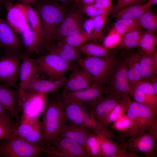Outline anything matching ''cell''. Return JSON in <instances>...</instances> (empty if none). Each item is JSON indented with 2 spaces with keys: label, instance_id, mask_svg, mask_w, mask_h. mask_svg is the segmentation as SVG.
Segmentation results:
<instances>
[{
  "label": "cell",
  "instance_id": "1",
  "mask_svg": "<svg viewBox=\"0 0 157 157\" xmlns=\"http://www.w3.org/2000/svg\"><path fill=\"white\" fill-rule=\"evenodd\" d=\"M40 18L46 46L53 45L55 34L68 12L67 6L52 0H39L32 4Z\"/></svg>",
  "mask_w": 157,
  "mask_h": 157
},
{
  "label": "cell",
  "instance_id": "2",
  "mask_svg": "<svg viewBox=\"0 0 157 157\" xmlns=\"http://www.w3.org/2000/svg\"><path fill=\"white\" fill-rule=\"evenodd\" d=\"M41 122L43 146L58 136L67 122L63 102L59 97L51 99L46 104Z\"/></svg>",
  "mask_w": 157,
  "mask_h": 157
},
{
  "label": "cell",
  "instance_id": "3",
  "mask_svg": "<svg viewBox=\"0 0 157 157\" xmlns=\"http://www.w3.org/2000/svg\"><path fill=\"white\" fill-rule=\"evenodd\" d=\"M106 87L107 94L131 97L133 92L128 80L127 63L126 56L119 57L113 55Z\"/></svg>",
  "mask_w": 157,
  "mask_h": 157
},
{
  "label": "cell",
  "instance_id": "4",
  "mask_svg": "<svg viewBox=\"0 0 157 157\" xmlns=\"http://www.w3.org/2000/svg\"><path fill=\"white\" fill-rule=\"evenodd\" d=\"M113 55L105 57L87 56L81 58L77 61L79 66L90 76L94 83L106 87L113 63Z\"/></svg>",
  "mask_w": 157,
  "mask_h": 157
},
{
  "label": "cell",
  "instance_id": "5",
  "mask_svg": "<svg viewBox=\"0 0 157 157\" xmlns=\"http://www.w3.org/2000/svg\"><path fill=\"white\" fill-rule=\"evenodd\" d=\"M157 122L154 121L149 129L138 133L127 142L129 151L142 153L146 157H157Z\"/></svg>",
  "mask_w": 157,
  "mask_h": 157
},
{
  "label": "cell",
  "instance_id": "6",
  "mask_svg": "<svg viewBox=\"0 0 157 157\" xmlns=\"http://www.w3.org/2000/svg\"><path fill=\"white\" fill-rule=\"evenodd\" d=\"M42 152V147L37 146L14 135L0 142V156L36 157Z\"/></svg>",
  "mask_w": 157,
  "mask_h": 157
},
{
  "label": "cell",
  "instance_id": "7",
  "mask_svg": "<svg viewBox=\"0 0 157 157\" xmlns=\"http://www.w3.org/2000/svg\"><path fill=\"white\" fill-rule=\"evenodd\" d=\"M42 151L57 157H90L85 148L69 139L57 136L44 144Z\"/></svg>",
  "mask_w": 157,
  "mask_h": 157
},
{
  "label": "cell",
  "instance_id": "8",
  "mask_svg": "<svg viewBox=\"0 0 157 157\" xmlns=\"http://www.w3.org/2000/svg\"><path fill=\"white\" fill-rule=\"evenodd\" d=\"M35 58L38 65L40 72L48 76L49 79L52 80L65 76L67 73L75 67L72 62L67 61L50 53Z\"/></svg>",
  "mask_w": 157,
  "mask_h": 157
},
{
  "label": "cell",
  "instance_id": "9",
  "mask_svg": "<svg viewBox=\"0 0 157 157\" xmlns=\"http://www.w3.org/2000/svg\"><path fill=\"white\" fill-rule=\"evenodd\" d=\"M124 97L106 94L90 106L97 127L113 137L107 125L108 117L116 105Z\"/></svg>",
  "mask_w": 157,
  "mask_h": 157
},
{
  "label": "cell",
  "instance_id": "10",
  "mask_svg": "<svg viewBox=\"0 0 157 157\" xmlns=\"http://www.w3.org/2000/svg\"><path fill=\"white\" fill-rule=\"evenodd\" d=\"M19 110L22 115L31 118H38L46 105L47 94L19 89Z\"/></svg>",
  "mask_w": 157,
  "mask_h": 157
},
{
  "label": "cell",
  "instance_id": "11",
  "mask_svg": "<svg viewBox=\"0 0 157 157\" xmlns=\"http://www.w3.org/2000/svg\"><path fill=\"white\" fill-rule=\"evenodd\" d=\"M23 56L18 52H10L0 57V84L18 88L16 84Z\"/></svg>",
  "mask_w": 157,
  "mask_h": 157
},
{
  "label": "cell",
  "instance_id": "12",
  "mask_svg": "<svg viewBox=\"0 0 157 157\" xmlns=\"http://www.w3.org/2000/svg\"><path fill=\"white\" fill-rule=\"evenodd\" d=\"M80 6L72 3L69 10L54 35L53 42L68 35L84 31L83 24L87 18Z\"/></svg>",
  "mask_w": 157,
  "mask_h": 157
},
{
  "label": "cell",
  "instance_id": "13",
  "mask_svg": "<svg viewBox=\"0 0 157 157\" xmlns=\"http://www.w3.org/2000/svg\"><path fill=\"white\" fill-rule=\"evenodd\" d=\"M107 93L106 87L94 83L85 88L61 93L58 96L64 103H74L90 106Z\"/></svg>",
  "mask_w": 157,
  "mask_h": 157
},
{
  "label": "cell",
  "instance_id": "14",
  "mask_svg": "<svg viewBox=\"0 0 157 157\" xmlns=\"http://www.w3.org/2000/svg\"><path fill=\"white\" fill-rule=\"evenodd\" d=\"M42 129L41 121L38 118H31L21 116L13 135L31 143L42 147Z\"/></svg>",
  "mask_w": 157,
  "mask_h": 157
},
{
  "label": "cell",
  "instance_id": "15",
  "mask_svg": "<svg viewBox=\"0 0 157 157\" xmlns=\"http://www.w3.org/2000/svg\"><path fill=\"white\" fill-rule=\"evenodd\" d=\"M126 115L134 125L138 133L147 131L157 117L148 107L132 99Z\"/></svg>",
  "mask_w": 157,
  "mask_h": 157
},
{
  "label": "cell",
  "instance_id": "16",
  "mask_svg": "<svg viewBox=\"0 0 157 157\" xmlns=\"http://www.w3.org/2000/svg\"><path fill=\"white\" fill-rule=\"evenodd\" d=\"M63 104L68 123L94 128L97 127L91 114L90 106L88 107V106L74 103L63 102Z\"/></svg>",
  "mask_w": 157,
  "mask_h": 157
},
{
  "label": "cell",
  "instance_id": "17",
  "mask_svg": "<svg viewBox=\"0 0 157 157\" xmlns=\"http://www.w3.org/2000/svg\"><path fill=\"white\" fill-rule=\"evenodd\" d=\"M7 9L6 21L14 31L20 34L30 25L26 6L19 3L13 5L9 2L5 3Z\"/></svg>",
  "mask_w": 157,
  "mask_h": 157
},
{
  "label": "cell",
  "instance_id": "18",
  "mask_svg": "<svg viewBox=\"0 0 157 157\" xmlns=\"http://www.w3.org/2000/svg\"><path fill=\"white\" fill-rule=\"evenodd\" d=\"M134 101L148 107L157 115V94L149 81H141L135 87L131 96Z\"/></svg>",
  "mask_w": 157,
  "mask_h": 157
},
{
  "label": "cell",
  "instance_id": "19",
  "mask_svg": "<svg viewBox=\"0 0 157 157\" xmlns=\"http://www.w3.org/2000/svg\"><path fill=\"white\" fill-rule=\"evenodd\" d=\"M90 76L82 68L74 67L61 88L62 93H65L87 88L94 83Z\"/></svg>",
  "mask_w": 157,
  "mask_h": 157
},
{
  "label": "cell",
  "instance_id": "20",
  "mask_svg": "<svg viewBox=\"0 0 157 157\" xmlns=\"http://www.w3.org/2000/svg\"><path fill=\"white\" fill-rule=\"evenodd\" d=\"M6 20L0 17V46L5 52H17L23 46L18 35Z\"/></svg>",
  "mask_w": 157,
  "mask_h": 157
},
{
  "label": "cell",
  "instance_id": "21",
  "mask_svg": "<svg viewBox=\"0 0 157 157\" xmlns=\"http://www.w3.org/2000/svg\"><path fill=\"white\" fill-rule=\"evenodd\" d=\"M66 79L64 76L55 80L46 79L41 78L39 73L30 79L22 90L47 94L61 88Z\"/></svg>",
  "mask_w": 157,
  "mask_h": 157
},
{
  "label": "cell",
  "instance_id": "22",
  "mask_svg": "<svg viewBox=\"0 0 157 157\" xmlns=\"http://www.w3.org/2000/svg\"><path fill=\"white\" fill-rule=\"evenodd\" d=\"M95 128L68 123L63 127L58 136L69 139L84 147L88 138Z\"/></svg>",
  "mask_w": 157,
  "mask_h": 157
},
{
  "label": "cell",
  "instance_id": "23",
  "mask_svg": "<svg viewBox=\"0 0 157 157\" xmlns=\"http://www.w3.org/2000/svg\"><path fill=\"white\" fill-rule=\"evenodd\" d=\"M0 84V104L10 115L19 118L18 112L19 88Z\"/></svg>",
  "mask_w": 157,
  "mask_h": 157
},
{
  "label": "cell",
  "instance_id": "24",
  "mask_svg": "<svg viewBox=\"0 0 157 157\" xmlns=\"http://www.w3.org/2000/svg\"><path fill=\"white\" fill-rule=\"evenodd\" d=\"M40 72L39 67L35 58L25 53L23 56L19 69L18 88L22 89L30 79Z\"/></svg>",
  "mask_w": 157,
  "mask_h": 157
},
{
  "label": "cell",
  "instance_id": "25",
  "mask_svg": "<svg viewBox=\"0 0 157 157\" xmlns=\"http://www.w3.org/2000/svg\"><path fill=\"white\" fill-rule=\"evenodd\" d=\"M20 35L23 46L26 50V53L30 56L32 54L36 53L40 56L41 49L46 46L43 39L40 38L30 26Z\"/></svg>",
  "mask_w": 157,
  "mask_h": 157
},
{
  "label": "cell",
  "instance_id": "26",
  "mask_svg": "<svg viewBox=\"0 0 157 157\" xmlns=\"http://www.w3.org/2000/svg\"><path fill=\"white\" fill-rule=\"evenodd\" d=\"M94 131L98 140L101 157H113L123 148L124 145H119L112 137L102 130L96 127Z\"/></svg>",
  "mask_w": 157,
  "mask_h": 157
},
{
  "label": "cell",
  "instance_id": "27",
  "mask_svg": "<svg viewBox=\"0 0 157 157\" xmlns=\"http://www.w3.org/2000/svg\"><path fill=\"white\" fill-rule=\"evenodd\" d=\"M111 133L119 139H128L134 136L138 132L134 125L125 115L112 124L110 126Z\"/></svg>",
  "mask_w": 157,
  "mask_h": 157
},
{
  "label": "cell",
  "instance_id": "28",
  "mask_svg": "<svg viewBox=\"0 0 157 157\" xmlns=\"http://www.w3.org/2000/svg\"><path fill=\"white\" fill-rule=\"evenodd\" d=\"M141 56L139 51L126 55L127 63L128 80L133 92L136 85L141 81L140 69Z\"/></svg>",
  "mask_w": 157,
  "mask_h": 157
},
{
  "label": "cell",
  "instance_id": "29",
  "mask_svg": "<svg viewBox=\"0 0 157 157\" xmlns=\"http://www.w3.org/2000/svg\"><path fill=\"white\" fill-rule=\"evenodd\" d=\"M48 49L49 53L55 54L67 62H72L81 58V52L78 48L60 40L57 41L56 43L53 44Z\"/></svg>",
  "mask_w": 157,
  "mask_h": 157
},
{
  "label": "cell",
  "instance_id": "30",
  "mask_svg": "<svg viewBox=\"0 0 157 157\" xmlns=\"http://www.w3.org/2000/svg\"><path fill=\"white\" fill-rule=\"evenodd\" d=\"M148 9L144 4H134L126 6L115 13L117 20L123 19H135L147 11Z\"/></svg>",
  "mask_w": 157,
  "mask_h": 157
},
{
  "label": "cell",
  "instance_id": "31",
  "mask_svg": "<svg viewBox=\"0 0 157 157\" xmlns=\"http://www.w3.org/2000/svg\"><path fill=\"white\" fill-rule=\"evenodd\" d=\"M157 43V36L154 34L153 32L147 30L142 33L138 46L139 51L142 54H151L156 49Z\"/></svg>",
  "mask_w": 157,
  "mask_h": 157
},
{
  "label": "cell",
  "instance_id": "32",
  "mask_svg": "<svg viewBox=\"0 0 157 157\" xmlns=\"http://www.w3.org/2000/svg\"><path fill=\"white\" fill-rule=\"evenodd\" d=\"M131 100V97L130 96L124 97L116 105L109 114L107 118V125L111 134L110 126L112 123L126 114Z\"/></svg>",
  "mask_w": 157,
  "mask_h": 157
},
{
  "label": "cell",
  "instance_id": "33",
  "mask_svg": "<svg viewBox=\"0 0 157 157\" xmlns=\"http://www.w3.org/2000/svg\"><path fill=\"white\" fill-rule=\"evenodd\" d=\"M78 48L81 53L87 56L105 57L113 55L104 46L96 43H90L84 44Z\"/></svg>",
  "mask_w": 157,
  "mask_h": 157
},
{
  "label": "cell",
  "instance_id": "34",
  "mask_svg": "<svg viewBox=\"0 0 157 157\" xmlns=\"http://www.w3.org/2000/svg\"><path fill=\"white\" fill-rule=\"evenodd\" d=\"M151 58L152 54H142L140 61L141 80L149 81L152 77L157 75V71L154 68Z\"/></svg>",
  "mask_w": 157,
  "mask_h": 157
},
{
  "label": "cell",
  "instance_id": "35",
  "mask_svg": "<svg viewBox=\"0 0 157 157\" xmlns=\"http://www.w3.org/2000/svg\"><path fill=\"white\" fill-rule=\"evenodd\" d=\"M140 26L123 35L122 41L118 46L119 48L133 49L138 47L142 33Z\"/></svg>",
  "mask_w": 157,
  "mask_h": 157
},
{
  "label": "cell",
  "instance_id": "36",
  "mask_svg": "<svg viewBox=\"0 0 157 157\" xmlns=\"http://www.w3.org/2000/svg\"><path fill=\"white\" fill-rule=\"evenodd\" d=\"M91 39V35L84 31H82L64 37L58 40L65 42L74 47L78 48Z\"/></svg>",
  "mask_w": 157,
  "mask_h": 157
},
{
  "label": "cell",
  "instance_id": "37",
  "mask_svg": "<svg viewBox=\"0 0 157 157\" xmlns=\"http://www.w3.org/2000/svg\"><path fill=\"white\" fill-rule=\"evenodd\" d=\"M15 126L9 115L0 117V142L13 135Z\"/></svg>",
  "mask_w": 157,
  "mask_h": 157
},
{
  "label": "cell",
  "instance_id": "38",
  "mask_svg": "<svg viewBox=\"0 0 157 157\" xmlns=\"http://www.w3.org/2000/svg\"><path fill=\"white\" fill-rule=\"evenodd\" d=\"M26 6L28 19L30 27L44 40L42 36L41 22L37 11L31 5Z\"/></svg>",
  "mask_w": 157,
  "mask_h": 157
},
{
  "label": "cell",
  "instance_id": "39",
  "mask_svg": "<svg viewBox=\"0 0 157 157\" xmlns=\"http://www.w3.org/2000/svg\"><path fill=\"white\" fill-rule=\"evenodd\" d=\"M139 26L134 19H120L117 20L111 30L123 35Z\"/></svg>",
  "mask_w": 157,
  "mask_h": 157
},
{
  "label": "cell",
  "instance_id": "40",
  "mask_svg": "<svg viewBox=\"0 0 157 157\" xmlns=\"http://www.w3.org/2000/svg\"><path fill=\"white\" fill-rule=\"evenodd\" d=\"M84 148L90 157H101L99 143L94 129L88 138Z\"/></svg>",
  "mask_w": 157,
  "mask_h": 157
},
{
  "label": "cell",
  "instance_id": "41",
  "mask_svg": "<svg viewBox=\"0 0 157 157\" xmlns=\"http://www.w3.org/2000/svg\"><path fill=\"white\" fill-rule=\"evenodd\" d=\"M109 13L106 12L93 17L94 27L92 35V39L101 40L102 28L107 20Z\"/></svg>",
  "mask_w": 157,
  "mask_h": 157
},
{
  "label": "cell",
  "instance_id": "42",
  "mask_svg": "<svg viewBox=\"0 0 157 157\" xmlns=\"http://www.w3.org/2000/svg\"><path fill=\"white\" fill-rule=\"evenodd\" d=\"M123 35L111 30L103 41L104 46L107 49L118 47L121 43Z\"/></svg>",
  "mask_w": 157,
  "mask_h": 157
},
{
  "label": "cell",
  "instance_id": "43",
  "mask_svg": "<svg viewBox=\"0 0 157 157\" xmlns=\"http://www.w3.org/2000/svg\"><path fill=\"white\" fill-rule=\"evenodd\" d=\"M80 8L83 12L87 16L90 17H94L106 12H108L97 8L93 4L81 6H80Z\"/></svg>",
  "mask_w": 157,
  "mask_h": 157
},
{
  "label": "cell",
  "instance_id": "44",
  "mask_svg": "<svg viewBox=\"0 0 157 157\" xmlns=\"http://www.w3.org/2000/svg\"><path fill=\"white\" fill-rule=\"evenodd\" d=\"M134 19L139 26L142 24L157 20V15L149 9L141 16Z\"/></svg>",
  "mask_w": 157,
  "mask_h": 157
},
{
  "label": "cell",
  "instance_id": "45",
  "mask_svg": "<svg viewBox=\"0 0 157 157\" xmlns=\"http://www.w3.org/2000/svg\"><path fill=\"white\" fill-rule=\"evenodd\" d=\"M112 1L113 0H96L93 4L97 8L109 13L113 9Z\"/></svg>",
  "mask_w": 157,
  "mask_h": 157
},
{
  "label": "cell",
  "instance_id": "46",
  "mask_svg": "<svg viewBox=\"0 0 157 157\" xmlns=\"http://www.w3.org/2000/svg\"><path fill=\"white\" fill-rule=\"evenodd\" d=\"M94 27L93 17L87 18L83 23V31L91 36Z\"/></svg>",
  "mask_w": 157,
  "mask_h": 157
},
{
  "label": "cell",
  "instance_id": "47",
  "mask_svg": "<svg viewBox=\"0 0 157 157\" xmlns=\"http://www.w3.org/2000/svg\"><path fill=\"white\" fill-rule=\"evenodd\" d=\"M139 0H117L115 13L128 6L135 4Z\"/></svg>",
  "mask_w": 157,
  "mask_h": 157
},
{
  "label": "cell",
  "instance_id": "48",
  "mask_svg": "<svg viewBox=\"0 0 157 157\" xmlns=\"http://www.w3.org/2000/svg\"><path fill=\"white\" fill-rule=\"evenodd\" d=\"M126 148L124 147L113 157H140L136 153L126 151Z\"/></svg>",
  "mask_w": 157,
  "mask_h": 157
},
{
  "label": "cell",
  "instance_id": "49",
  "mask_svg": "<svg viewBox=\"0 0 157 157\" xmlns=\"http://www.w3.org/2000/svg\"><path fill=\"white\" fill-rule=\"evenodd\" d=\"M142 28H143L148 31L153 32L155 31L157 27V20L151 22L142 24L139 25Z\"/></svg>",
  "mask_w": 157,
  "mask_h": 157
},
{
  "label": "cell",
  "instance_id": "50",
  "mask_svg": "<svg viewBox=\"0 0 157 157\" xmlns=\"http://www.w3.org/2000/svg\"><path fill=\"white\" fill-rule=\"evenodd\" d=\"M151 60L154 69L157 71V50L156 49L152 54Z\"/></svg>",
  "mask_w": 157,
  "mask_h": 157
},
{
  "label": "cell",
  "instance_id": "51",
  "mask_svg": "<svg viewBox=\"0 0 157 157\" xmlns=\"http://www.w3.org/2000/svg\"><path fill=\"white\" fill-rule=\"evenodd\" d=\"M155 93L157 94V76L155 75L149 80Z\"/></svg>",
  "mask_w": 157,
  "mask_h": 157
},
{
  "label": "cell",
  "instance_id": "52",
  "mask_svg": "<svg viewBox=\"0 0 157 157\" xmlns=\"http://www.w3.org/2000/svg\"><path fill=\"white\" fill-rule=\"evenodd\" d=\"M39 0H17V3L27 5L32 4Z\"/></svg>",
  "mask_w": 157,
  "mask_h": 157
},
{
  "label": "cell",
  "instance_id": "53",
  "mask_svg": "<svg viewBox=\"0 0 157 157\" xmlns=\"http://www.w3.org/2000/svg\"><path fill=\"white\" fill-rule=\"evenodd\" d=\"M157 4V0H148L144 6L148 9H150L151 7Z\"/></svg>",
  "mask_w": 157,
  "mask_h": 157
},
{
  "label": "cell",
  "instance_id": "54",
  "mask_svg": "<svg viewBox=\"0 0 157 157\" xmlns=\"http://www.w3.org/2000/svg\"><path fill=\"white\" fill-rule=\"evenodd\" d=\"M68 6L72 3L73 0H52Z\"/></svg>",
  "mask_w": 157,
  "mask_h": 157
},
{
  "label": "cell",
  "instance_id": "55",
  "mask_svg": "<svg viewBox=\"0 0 157 157\" xmlns=\"http://www.w3.org/2000/svg\"><path fill=\"white\" fill-rule=\"evenodd\" d=\"M9 115L6 110L0 104V117Z\"/></svg>",
  "mask_w": 157,
  "mask_h": 157
},
{
  "label": "cell",
  "instance_id": "56",
  "mask_svg": "<svg viewBox=\"0 0 157 157\" xmlns=\"http://www.w3.org/2000/svg\"><path fill=\"white\" fill-rule=\"evenodd\" d=\"M96 0H81V6L93 4Z\"/></svg>",
  "mask_w": 157,
  "mask_h": 157
},
{
  "label": "cell",
  "instance_id": "57",
  "mask_svg": "<svg viewBox=\"0 0 157 157\" xmlns=\"http://www.w3.org/2000/svg\"><path fill=\"white\" fill-rule=\"evenodd\" d=\"M77 5L81 6V0H73V3Z\"/></svg>",
  "mask_w": 157,
  "mask_h": 157
},
{
  "label": "cell",
  "instance_id": "58",
  "mask_svg": "<svg viewBox=\"0 0 157 157\" xmlns=\"http://www.w3.org/2000/svg\"><path fill=\"white\" fill-rule=\"evenodd\" d=\"M4 0H0V3Z\"/></svg>",
  "mask_w": 157,
  "mask_h": 157
},
{
  "label": "cell",
  "instance_id": "59",
  "mask_svg": "<svg viewBox=\"0 0 157 157\" xmlns=\"http://www.w3.org/2000/svg\"><path fill=\"white\" fill-rule=\"evenodd\" d=\"M1 47L0 46V49H1Z\"/></svg>",
  "mask_w": 157,
  "mask_h": 157
},
{
  "label": "cell",
  "instance_id": "60",
  "mask_svg": "<svg viewBox=\"0 0 157 157\" xmlns=\"http://www.w3.org/2000/svg\"></svg>",
  "mask_w": 157,
  "mask_h": 157
}]
</instances>
